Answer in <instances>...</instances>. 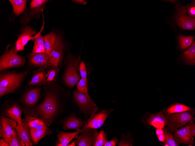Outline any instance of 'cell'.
<instances>
[{
    "label": "cell",
    "mask_w": 195,
    "mask_h": 146,
    "mask_svg": "<svg viewBox=\"0 0 195 146\" xmlns=\"http://www.w3.org/2000/svg\"><path fill=\"white\" fill-rule=\"evenodd\" d=\"M43 101L32 108L21 107L25 115L41 119L47 126L55 122L64 110L60 105L57 94L53 90H47Z\"/></svg>",
    "instance_id": "obj_1"
},
{
    "label": "cell",
    "mask_w": 195,
    "mask_h": 146,
    "mask_svg": "<svg viewBox=\"0 0 195 146\" xmlns=\"http://www.w3.org/2000/svg\"><path fill=\"white\" fill-rule=\"evenodd\" d=\"M25 71L20 73L13 72L0 73V97L13 93L20 86L26 75Z\"/></svg>",
    "instance_id": "obj_2"
},
{
    "label": "cell",
    "mask_w": 195,
    "mask_h": 146,
    "mask_svg": "<svg viewBox=\"0 0 195 146\" xmlns=\"http://www.w3.org/2000/svg\"><path fill=\"white\" fill-rule=\"evenodd\" d=\"M8 47L4 53L0 57V71H2L9 68L23 66L26 62L24 57L18 55L15 46L8 50Z\"/></svg>",
    "instance_id": "obj_3"
},
{
    "label": "cell",
    "mask_w": 195,
    "mask_h": 146,
    "mask_svg": "<svg viewBox=\"0 0 195 146\" xmlns=\"http://www.w3.org/2000/svg\"><path fill=\"white\" fill-rule=\"evenodd\" d=\"M194 113V110L192 109L166 116L168 122L166 129L170 133H173L176 129L182 127L192 120Z\"/></svg>",
    "instance_id": "obj_4"
},
{
    "label": "cell",
    "mask_w": 195,
    "mask_h": 146,
    "mask_svg": "<svg viewBox=\"0 0 195 146\" xmlns=\"http://www.w3.org/2000/svg\"><path fill=\"white\" fill-rule=\"evenodd\" d=\"M73 95L74 99L83 113L91 115L98 111V107L90 98L88 92L81 93L77 89L74 91Z\"/></svg>",
    "instance_id": "obj_5"
},
{
    "label": "cell",
    "mask_w": 195,
    "mask_h": 146,
    "mask_svg": "<svg viewBox=\"0 0 195 146\" xmlns=\"http://www.w3.org/2000/svg\"><path fill=\"white\" fill-rule=\"evenodd\" d=\"M23 112L21 107L18 103L13 101L7 102L1 106V113L2 115L7 117L16 122L17 126L16 130L22 127L21 115Z\"/></svg>",
    "instance_id": "obj_6"
},
{
    "label": "cell",
    "mask_w": 195,
    "mask_h": 146,
    "mask_svg": "<svg viewBox=\"0 0 195 146\" xmlns=\"http://www.w3.org/2000/svg\"><path fill=\"white\" fill-rule=\"evenodd\" d=\"M175 21L180 28L186 30H193L195 28V18L189 16L184 6L177 4Z\"/></svg>",
    "instance_id": "obj_7"
},
{
    "label": "cell",
    "mask_w": 195,
    "mask_h": 146,
    "mask_svg": "<svg viewBox=\"0 0 195 146\" xmlns=\"http://www.w3.org/2000/svg\"><path fill=\"white\" fill-rule=\"evenodd\" d=\"M80 57L71 59L65 73L64 81L69 87H74L78 81L80 77L77 72V68Z\"/></svg>",
    "instance_id": "obj_8"
},
{
    "label": "cell",
    "mask_w": 195,
    "mask_h": 146,
    "mask_svg": "<svg viewBox=\"0 0 195 146\" xmlns=\"http://www.w3.org/2000/svg\"><path fill=\"white\" fill-rule=\"evenodd\" d=\"M142 118V121L149 128L153 126L156 128L162 129L168 124L167 116L162 111L155 114L146 112Z\"/></svg>",
    "instance_id": "obj_9"
},
{
    "label": "cell",
    "mask_w": 195,
    "mask_h": 146,
    "mask_svg": "<svg viewBox=\"0 0 195 146\" xmlns=\"http://www.w3.org/2000/svg\"><path fill=\"white\" fill-rule=\"evenodd\" d=\"M44 37L46 52L49 56L53 50L62 51L64 49L61 38L55 33L52 32Z\"/></svg>",
    "instance_id": "obj_10"
},
{
    "label": "cell",
    "mask_w": 195,
    "mask_h": 146,
    "mask_svg": "<svg viewBox=\"0 0 195 146\" xmlns=\"http://www.w3.org/2000/svg\"><path fill=\"white\" fill-rule=\"evenodd\" d=\"M113 111V109L108 108L102 110L98 113L92 114L87 120L88 126L93 129L101 127Z\"/></svg>",
    "instance_id": "obj_11"
},
{
    "label": "cell",
    "mask_w": 195,
    "mask_h": 146,
    "mask_svg": "<svg viewBox=\"0 0 195 146\" xmlns=\"http://www.w3.org/2000/svg\"><path fill=\"white\" fill-rule=\"evenodd\" d=\"M35 32L30 27L27 26L23 28L21 34L15 42V49L18 52L25 50V47L29 41L34 40L36 35L34 36Z\"/></svg>",
    "instance_id": "obj_12"
},
{
    "label": "cell",
    "mask_w": 195,
    "mask_h": 146,
    "mask_svg": "<svg viewBox=\"0 0 195 146\" xmlns=\"http://www.w3.org/2000/svg\"><path fill=\"white\" fill-rule=\"evenodd\" d=\"M29 64L36 67L47 68L51 66L49 56L46 52L30 53L28 56Z\"/></svg>",
    "instance_id": "obj_13"
},
{
    "label": "cell",
    "mask_w": 195,
    "mask_h": 146,
    "mask_svg": "<svg viewBox=\"0 0 195 146\" xmlns=\"http://www.w3.org/2000/svg\"><path fill=\"white\" fill-rule=\"evenodd\" d=\"M94 132V129L88 127L87 122L84 121L81 134L74 140L76 146H92Z\"/></svg>",
    "instance_id": "obj_14"
},
{
    "label": "cell",
    "mask_w": 195,
    "mask_h": 146,
    "mask_svg": "<svg viewBox=\"0 0 195 146\" xmlns=\"http://www.w3.org/2000/svg\"><path fill=\"white\" fill-rule=\"evenodd\" d=\"M189 122L186 126L179 129H177L174 131L173 134L174 138L179 145L180 143L194 144V137L191 136L190 132V124Z\"/></svg>",
    "instance_id": "obj_15"
},
{
    "label": "cell",
    "mask_w": 195,
    "mask_h": 146,
    "mask_svg": "<svg viewBox=\"0 0 195 146\" xmlns=\"http://www.w3.org/2000/svg\"><path fill=\"white\" fill-rule=\"evenodd\" d=\"M18 124L14 120L1 115L0 118V137L2 133L10 136L16 131Z\"/></svg>",
    "instance_id": "obj_16"
},
{
    "label": "cell",
    "mask_w": 195,
    "mask_h": 146,
    "mask_svg": "<svg viewBox=\"0 0 195 146\" xmlns=\"http://www.w3.org/2000/svg\"><path fill=\"white\" fill-rule=\"evenodd\" d=\"M82 131L78 129L75 132H65L61 131L58 132L57 135L58 142H56L55 146H67L69 142L74 138H76L78 136V134Z\"/></svg>",
    "instance_id": "obj_17"
},
{
    "label": "cell",
    "mask_w": 195,
    "mask_h": 146,
    "mask_svg": "<svg viewBox=\"0 0 195 146\" xmlns=\"http://www.w3.org/2000/svg\"><path fill=\"white\" fill-rule=\"evenodd\" d=\"M41 89L39 87L31 89L23 96V102L27 107L34 106L37 102L39 97Z\"/></svg>",
    "instance_id": "obj_18"
},
{
    "label": "cell",
    "mask_w": 195,
    "mask_h": 146,
    "mask_svg": "<svg viewBox=\"0 0 195 146\" xmlns=\"http://www.w3.org/2000/svg\"><path fill=\"white\" fill-rule=\"evenodd\" d=\"M20 138L24 142L26 146H31L33 145L30 128L25 119H22V127L18 130H16Z\"/></svg>",
    "instance_id": "obj_19"
},
{
    "label": "cell",
    "mask_w": 195,
    "mask_h": 146,
    "mask_svg": "<svg viewBox=\"0 0 195 146\" xmlns=\"http://www.w3.org/2000/svg\"><path fill=\"white\" fill-rule=\"evenodd\" d=\"M44 68L43 67H40L37 70L34 71L31 80L27 84L28 85L34 86L46 84V74Z\"/></svg>",
    "instance_id": "obj_20"
},
{
    "label": "cell",
    "mask_w": 195,
    "mask_h": 146,
    "mask_svg": "<svg viewBox=\"0 0 195 146\" xmlns=\"http://www.w3.org/2000/svg\"><path fill=\"white\" fill-rule=\"evenodd\" d=\"M31 139L33 143L37 144L43 138L53 133L47 126L40 129H30Z\"/></svg>",
    "instance_id": "obj_21"
},
{
    "label": "cell",
    "mask_w": 195,
    "mask_h": 146,
    "mask_svg": "<svg viewBox=\"0 0 195 146\" xmlns=\"http://www.w3.org/2000/svg\"><path fill=\"white\" fill-rule=\"evenodd\" d=\"M0 137L9 146H24V142L20 138L16 131L13 135L8 136L2 133Z\"/></svg>",
    "instance_id": "obj_22"
},
{
    "label": "cell",
    "mask_w": 195,
    "mask_h": 146,
    "mask_svg": "<svg viewBox=\"0 0 195 146\" xmlns=\"http://www.w3.org/2000/svg\"><path fill=\"white\" fill-rule=\"evenodd\" d=\"M83 124L80 118L70 117L63 122V128L65 130L69 129H78L82 126Z\"/></svg>",
    "instance_id": "obj_23"
},
{
    "label": "cell",
    "mask_w": 195,
    "mask_h": 146,
    "mask_svg": "<svg viewBox=\"0 0 195 146\" xmlns=\"http://www.w3.org/2000/svg\"><path fill=\"white\" fill-rule=\"evenodd\" d=\"M41 31L36 35L32 53L37 54L46 52L44 37L41 34L40 32Z\"/></svg>",
    "instance_id": "obj_24"
},
{
    "label": "cell",
    "mask_w": 195,
    "mask_h": 146,
    "mask_svg": "<svg viewBox=\"0 0 195 146\" xmlns=\"http://www.w3.org/2000/svg\"><path fill=\"white\" fill-rule=\"evenodd\" d=\"M25 120L28 124L30 129H40L45 128L47 125L39 118L29 115L26 116Z\"/></svg>",
    "instance_id": "obj_25"
},
{
    "label": "cell",
    "mask_w": 195,
    "mask_h": 146,
    "mask_svg": "<svg viewBox=\"0 0 195 146\" xmlns=\"http://www.w3.org/2000/svg\"><path fill=\"white\" fill-rule=\"evenodd\" d=\"M107 141V135L104 131L101 130L100 132H98L96 129H94L92 146H104Z\"/></svg>",
    "instance_id": "obj_26"
},
{
    "label": "cell",
    "mask_w": 195,
    "mask_h": 146,
    "mask_svg": "<svg viewBox=\"0 0 195 146\" xmlns=\"http://www.w3.org/2000/svg\"><path fill=\"white\" fill-rule=\"evenodd\" d=\"M192 109L184 105L177 103L170 105L165 110L162 111L166 116L175 113L181 112L191 110Z\"/></svg>",
    "instance_id": "obj_27"
},
{
    "label": "cell",
    "mask_w": 195,
    "mask_h": 146,
    "mask_svg": "<svg viewBox=\"0 0 195 146\" xmlns=\"http://www.w3.org/2000/svg\"><path fill=\"white\" fill-rule=\"evenodd\" d=\"M62 51L53 50L49 56L50 61L52 68H56L60 64L63 57Z\"/></svg>",
    "instance_id": "obj_28"
},
{
    "label": "cell",
    "mask_w": 195,
    "mask_h": 146,
    "mask_svg": "<svg viewBox=\"0 0 195 146\" xmlns=\"http://www.w3.org/2000/svg\"><path fill=\"white\" fill-rule=\"evenodd\" d=\"M14 13L17 15L21 14L24 11L27 1L25 0H10Z\"/></svg>",
    "instance_id": "obj_29"
},
{
    "label": "cell",
    "mask_w": 195,
    "mask_h": 146,
    "mask_svg": "<svg viewBox=\"0 0 195 146\" xmlns=\"http://www.w3.org/2000/svg\"><path fill=\"white\" fill-rule=\"evenodd\" d=\"M183 57L187 64L190 65L195 64V43L194 42L191 47L184 52Z\"/></svg>",
    "instance_id": "obj_30"
},
{
    "label": "cell",
    "mask_w": 195,
    "mask_h": 146,
    "mask_svg": "<svg viewBox=\"0 0 195 146\" xmlns=\"http://www.w3.org/2000/svg\"><path fill=\"white\" fill-rule=\"evenodd\" d=\"M48 1L46 0H32L30 3L31 14L34 15L42 10L46 3Z\"/></svg>",
    "instance_id": "obj_31"
},
{
    "label": "cell",
    "mask_w": 195,
    "mask_h": 146,
    "mask_svg": "<svg viewBox=\"0 0 195 146\" xmlns=\"http://www.w3.org/2000/svg\"><path fill=\"white\" fill-rule=\"evenodd\" d=\"M194 37L193 36H185L182 35L178 36L181 49H185L189 47L193 42Z\"/></svg>",
    "instance_id": "obj_32"
},
{
    "label": "cell",
    "mask_w": 195,
    "mask_h": 146,
    "mask_svg": "<svg viewBox=\"0 0 195 146\" xmlns=\"http://www.w3.org/2000/svg\"><path fill=\"white\" fill-rule=\"evenodd\" d=\"M162 129L163 131V135L165 137L164 145L167 144L169 146H178L179 145L176 142L171 133L168 131L165 127H163Z\"/></svg>",
    "instance_id": "obj_33"
},
{
    "label": "cell",
    "mask_w": 195,
    "mask_h": 146,
    "mask_svg": "<svg viewBox=\"0 0 195 146\" xmlns=\"http://www.w3.org/2000/svg\"><path fill=\"white\" fill-rule=\"evenodd\" d=\"M131 134L128 132L127 134H123L121 140L118 144L119 146H133V140L131 139Z\"/></svg>",
    "instance_id": "obj_34"
},
{
    "label": "cell",
    "mask_w": 195,
    "mask_h": 146,
    "mask_svg": "<svg viewBox=\"0 0 195 146\" xmlns=\"http://www.w3.org/2000/svg\"><path fill=\"white\" fill-rule=\"evenodd\" d=\"M58 69L53 68L48 72L46 75V83L47 85H49L54 83L56 80L57 72Z\"/></svg>",
    "instance_id": "obj_35"
},
{
    "label": "cell",
    "mask_w": 195,
    "mask_h": 146,
    "mask_svg": "<svg viewBox=\"0 0 195 146\" xmlns=\"http://www.w3.org/2000/svg\"><path fill=\"white\" fill-rule=\"evenodd\" d=\"M77 89L81 93L88 92L87 79L81 78L78 82L77 85Z\"/></svg>",
    "instance_id": "obj_36"
},
{
    "label": "cell",
    "mask_w": 195,
    "mask_h": 146,
    "mask_svg": "<svg viewBox=\"0 0 195 146\" xmlns=\"http://www.w3.org/2000/svg\"><path fill=\"white\" fill-rule=\"evenodd\" d=\"M78 70L80 72V75L81 76V78L87 79L86 66L84 61H82L81 62L78 67Z\"/></svg>",
    "instance_id": "obj_37"
},
{
    "label": "cell",
    "mask_w": 195,
    "mask_h": 146,
    "mask_svg": "<svg viewBox=\"0 0 195 146\" xmlns=\"http://www.w3.org/2000/svg\"><path fill=\"white\" fill-rule=\"evenodd\" d=\"M195 2L193 1L191 3L185 6V8L187 10V13L188 15L191 16L192 17H195Z\"/></svg>",
    "instance_id": "obj_38"
},
{
    "label": "cell",
    "mask_w": 195,
    "mask_h": 146,
    "mask_svg": "<svg viewBox=\"0 0 195 146\" xmlns=\"http://www.w3.org/2000/svg\"><path fill=\"white\" fill-rule=\"evenodd\" d=\"M118 142V139L116 136H114L113 139L110 141H107L105 143L104 146H115Z\"/></svg>",
    "instance_id": "obj_39"
},
{
    "label": "cell",
    "mask_w": 195,
    "mask_h": 146,
    "mask_svg": "<svg viewBox=\"0 0 195 146\" xmlns=\"http://www.w3.org/2000/svg\"><path fill=\"white\" fill-rule=\"evenodd\" d=\"M190 124V132L191 136L194 137L195 136V124L193 120L189 122Z\"/></svg>",
    "instance_id": "obj_40"
},
{
    "label": "cell",
    "mask_w": 195,
    "mask_h": 146,
    "mask_svg": "<svg viewBox=\"0 0 195 146\" xmlns=\"http://www.w3.org/2000/svg\"><path fill=\"white\" fill-rule=\"evenodd\" d=\"M72 1L76 3L86 5L87 4V2L83 0H72Z\"/></svg>",
    "instance_id": "obj_41"
},
{
    "label": "cell",
    "mask_w": 195,
    "mask_h": 146,
    "mask_svg": "<svg viewBox=\"0 0 195 146\" xmlns=\"http://www.w3.org/2000/svg\"><path fill=\"white\" fill-rule=\"evenodd\" d=\"M156 133L157 135L163 134V131L162 129L156 128Z\"/></svg>",
    "instance_id": "obj_42"
},
{
    "label": "cell",
    "mask_w": 195,
    "mask_h": 146,
    "mask_svg": "<svg viewBox=\"0 0 195 146\" xmlns=\"http://www.w3.org/2000/svg\"><path fill=\"white\" fill-rule=\"evenodd\" d=\"M157 137L160 141L164 142L165 140V137L163 134L157 135Z\"/></svg>",
    "instance_id": "obj_43"
},
{
    "label": "cell",
    "mask_w": 195,
    "mask_h": 146,
    "mask_svg": "<svg viewBox=\"0 0 195 146\" xmlns=\"http://www.w3.org/2000/svg\"><path fill=\"white\" fill-rule=\"evenodd\" d=\"M0 146H9L2 139L0 140Z\"/></svg>",
    "instance_id": "obj_44"
},
{
    "label": "cell",
    "mask_w": 195,
    "mask_h": 146,
    "mask_svg": "<svg viewBox=\"0 0 195 146\" xmlns=\"http://www.w3.org/2000/svg\"><path fill=\"white\" fill-rule=\"evenodd\" d=\"M76 142L75 141L72 142L70 144H68L67 146H76Z\"/></svg>",
    "instance_id": "obj_45"
}]
</instances>
